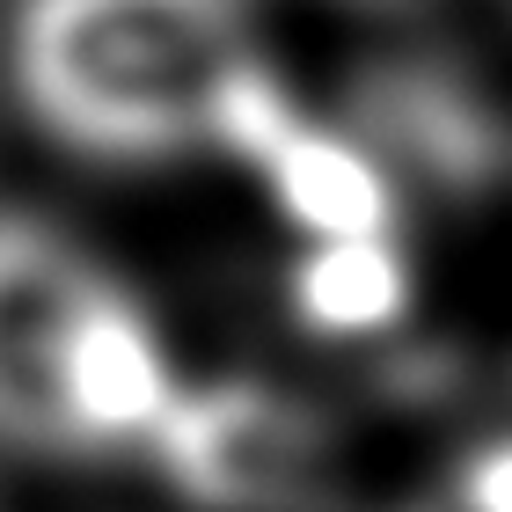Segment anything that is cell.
<instances>
[{
  "label": "cell",
  "mask_w": 512,
  "mask_h": 512,
  "mask_svg": "<svg viewBox=\"0 0 512 512\" xmlns=\"http://www.w3.org/2000/svg\"><path fill=\"white\" fill-rule=\"evenodd\" d=\"M0 88L44 147L96 169L227 147L264 96L256 0H8Z\"/></svg>",
  "instance_id": "1"
},
{
  "label": "cell",
  "mask_w": 512,
  "mask_h": 512,
  "mask_svg": "<svg viewBox=\"0 0 512 512\" xmlns=\"http://www.w3.org/2000/svg\"><path fill=\"white\" fill-rule=\"evenodd\" d=\"M183 410L161 330L118 271L37 213H0V432L30 447L161 439Z\"/></svg>",
  "instance_id": "2"
},
{
  "label": "cell",
  "mask_w": 512,
  "mask_h": 512,
  "mask_svg": "<svg viewBox=\"0 0 512 512\" xmlns=\"http://www.w3.org/2000/svg\"><path fill=\"white\" fill-rule=\"evenodd\" d=\"M388 308H395V271L374 264L366 249H344L330 264H315L308 278V315L330 322V330H374Z\"/></svg>",
  "instance_id": "3"
},
{
  "label": "cell",
  "mask_w": 512,
  "mask_h": 512,
  "mask_svg": "<svg viewBox=\"0 0 512 512\" xmlns=\"http://www.w3.org/2000/svg\"><path fill=\"white\" fill-rule=\"evenodd\" d=\"M461 512H512V439L483 447L461 476Z\"/></svg>",
  "instance_id": "4"
},
{
  "label": "cell",
  "mask_w": 512,
  "mask_h": 512,
  "mask_svg": "<svg viewBox=\"0 0 512 512\" xmlns=\"http://www.w3.org/2000/svg\"><path fill=\"white\" fill-rule=\"evenodd\" d=\"M498 15H505V22H512V0H498Z\"/></svg>",
  "instance_id": "5"
}]
</instances>
